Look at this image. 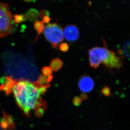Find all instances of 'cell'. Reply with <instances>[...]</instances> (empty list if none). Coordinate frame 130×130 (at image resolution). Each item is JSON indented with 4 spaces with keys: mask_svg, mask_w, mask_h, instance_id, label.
<instances>
[{
    "mask_svg": "<svg viewBox=\"0 0 130 130\" xmlns=\"http://www.w3.org/2000/svg\"><path fill=\"white\" fill-rule=\"evenodd\" d=\"M49 16H50V13L49 11L47 10H45V9H43L40 11L39 12V18H40L41 19H43V18L44 17Z\"/></svg>",
    "mask_w": 130,
    "mask_h": 130,
    "instance_id": "19",
    "label": "cell"
},
{
    "mask_svg": "<svg viewBox=\"0 0 130 130\" xmlns=\"http://www.w3.org/2000/svg\"><path fill=\"white\" fill-rule=\"evenodd\" d=\"M110 50L106 46H95L88 50L89 63L91 67L96 69L107 58Z\"/></svg>",
    "mask_w": 130,
    "mask_h": 130,
    "instance_id": "4",
    "label": "cell"
},
{
    "mask_svg": "<svg viewBox=\"0 0 130 130\" xmlns=\"http://www.w3.org/2000/svg\"><path fill=\"white\" fill-rule=\"evenodd\" d=\"M14 118L11 115L3 111V116L0 120V127L4 130H12L16 128Z\"/></svg>",
    "mask_w": 130,
    "mask_h": 130,
    "instance_id": "9",
    "label": "cell"
},
{
    "mask_svg": "<svg viewBox=\"0 0 130 130\" xmlns=\"http://www.w3.org/2000/svg\"><path fill=\"white\" fill-rule=\"evenodd\" d=\"M14 22L16 23H20L23 22H25L27 20L25 14H15L13 16Z\"/></svg>",
    "mask_w": 130,
    "mask_h": 130,
    "instance_id": "14",
    "label": "cell"
},
{
    "mask_svg": "<svg viewBox=\"0 0 130 130\" xmlns=\"http://www.w3.org/2000/svg\"><path fill=\"white\" fill-rule=\"evenodd\" d=\"M47 104L44 100L42 99L39 103L35 109V115L36 116L41 118L44 115L45 111L47 109Z\"/></svg>",
    "mask_w": 130,
    "mask_h": 130,
    "instance_id": "10",
    "label": "cell"
},
{
    "mask_svg": "<svg viewBox=\"0 0 130 130\" xmlns=\"http://www.w3.org/2000/svg\"><path fill=\"white\" fill-rule=\"evenodd\" d=\"M124 50L125 54L127 55L130 56V42L125 43V44H124Z\"/></svg>",
    "mask_w": 130,
    "mask_h": 130,
    "instance_id": "20",
    "label": "cell"
},
{
    "mask_svg": "<svg viewBox=\"0 0 130 130\" xmlns=\"http://www.w3.org/2000/svg\"><path fill=\"white\" fill-rule=\"evenodd\" d=\"M83 100L80 97L75 96L73 99V103L75 106H79L82 104Z\"/></svg>",
    "mask_w": 130,
    "mask_h": 130,
    "instance_id": "17",
    "label": "cell"
},
{
    "mask_svg": "<svg viewBox=\"0 0 130 130\" xmlns=\"http://www.w3.org/2000/svg\"><path fill=\"white\" fill-rule=\"evenodd\" d=\"M34 27L35 30L37 32V36H36V39L34 42H35L37 40L39 35L44 32V29L45 28V25L42 21H38V20L37 21L35 22L34 23Z\"/></svg>",
    "mask_w": 130,
    "mask_h": 130,
    "instance_id": "12",
    "label": "cell"
},
{
    "mask_svg": "<svg viewBox=\"0 0 130 130\" xmlns=\"http://www.w3.org/2000/svg\"><path fill=\"white\" fill-rule=\"evenodd\" d=\"M103 63L106 69L110 71L119 70L123 67L124 57L117 55L115 52L110 50L109 56Z\"/></svg>",
    "mask_w": 130,
    "mask_h": 130,
    "instance_id": "5",
    "label": "cell"
},
{
    "mask_svg": "<svg viewBox=\"0 0 130 130\" xmlns=\"http://www.w3.org/2000/svg\"><path fill=\"white\" fill-rule=\"evenodd\" d=\"M44 34L46 40L54 48H57L64 39L63 30L56 23L48 24L44 28Z\"/></svg>",
    "mask_w": 130,
    "mask_h": 130,
    "instance_id": "3",
    "label": "cell"
},
{
    "mask_svg": "<svg viewBox=\"0 0 130 130\" xmlns=\"http://www.w3.org/2000/svg\"><path fill=\"white\" fill-rule=\"evenodd\" d=\"M63 62L61 59L56 58L52 60L50 63V67L53 71H57L60 70L63 66Z\"/></svg>",
    "mask_w": 130,
    "mask_h": 130,
    "instance_id": "13",
    "label": "cell"
},
{
    "mask_svg": "<svg viewBox=\"0 0 130 130\" xmlns=\"http://www.w3.org/2000/svg\"><path fill=\"white\" fill-rule=\"evenodd\" d=\"M59 49L63 52H66L69 50V45L66 43H63L60 44L59 46Z\"/></svg>",
    "mask_w": 130,
    "mask_h": 130,
    "instance_id": "18",
    "label": "cell"
},
{
    "mask_svg": "<svg viewBox=\"0 0 130 130\" xmlns=\"http://www.w3.org/2000/svg\"><path fill=\"white\" fill-rule=\"evenodd\" d=\"M51 21V18H50V17L46 16L44 17L43 18L42 22L44 23H46V24H48Z\"/></svg>",
    "mask_w": 130,
    "mask_h": 130,
    "instance_id": "21",
    "label": "cell"
},
{
    "mask_svg": "<svg viewBox=\"0 0 130 130\" xmlns=\"http://www.w3.org/2000/svg\"><path fill=\"white\" fill-rule=\"evenodd\" d=\"M13 18L9 5L0 2V39L11 34Z\"/></svg>",
    "mask_w": 130,
    "mask_h": 130,
    "instance_id": "2",
    "label": "cell"
},
{
    "mask_svg": "<svg viewBox=\"0 0 130 130\" xmlns=\"http://www.w3.org/2000/svg\"><path fill=\"white\" fill-rule=\"evenodd\" d=\"M80 97H81L83 101L86 100L88 99V95L86 93H83L82 94H81Z\"/></svg>",
    "mask_w": 130,
    "mask_h": 130,
    "instance_id": "22",
    "label": "cell"
},
{
    "mask_svg": "<svg viewBox=\"0 0 130 130\" xmlns=\"http://www.w3.org/2000/svg\"><path fill=\"white\" fill-rule=\"evenodd\" d=\"M16 80L9 76H2L0 79V91L9 95L12 92Z\"/></svg>",
    "mask_w": 130,
    "mask_h": 130,
    "instance_id": "8",
    "label": "cell"
},
{
    "mask_svg": "<svg viewBox=\"0 0 130 130\" xmlns=\"http://www.w3.org/2000/svg\"><path fill=\"white\" fill-rule=\"evenodd\" d=\"M27 20L30 22H36L39 18V12L35 9H29L25 14Z\"/></svg>",
    "mask_w": 130,
    "mask_h": 130,
    "instance_id": "11",
    "label": "cell"
},
{
    "mask_svg": "<svg viewBox=\"0 0 130 130\" xmlns=\"http://www.w3.org/2000/svg\"><path fill=\"white\" fill-rule=\"evenodd\" d=\"M53 71L51 68L49 66H44L41 69V72L43 75L45 76H49L51 75L53 73Z\"/></svg>",
    "mask_w": 130,
    "mask_h": 130,
    "instance_id": "16",
    "label": "cell"
},
{
    "mask_svg": "<svg viewBox=\"0 0 130 130\" xmlns=\"http://www.w3.org/2000/svg\"><path fill=\"white\" fill-rule=\"evenodd\" d=\"M63 35L67 41L70 42H75L79 36V29L76 25L73 24L66 25L63 30Z\"/></svg>",
    "mask_w": 130,
    "mask_h": 130,
    "instance_id": "7",
    "label": "cell"
},
{
    "mask_svg": "<svg viewBox=\"0 0 130 130\" xmlns=\"http://www.w3.org/2000/svg\"><path fill=\"white\" fill-rule=\"evenodd\" d=\"M47 88L40 87L36 82L31 83L21 79L17 82L12 92L18 106L24 113V115L30 118L32 110H35L42 98Z\"/></svg>",
    "mask_w": 130,
    "mask_h": 130,
    "instance_id": "1",
    "label": "cell"
},
{
    "mask_svg": "<svg viewBox=\"0 0 130 130\" xmlns=\"http://www.w3.org/2000/svg\"><path fill=\"white\" fill-rule=\"evenodd\" d=\"M78 85L79 89L83 93H90L94 89V80L89 75L85 74L79 78Z\"/></svg>",
    "mask_w": 130,
    "mask_h": 130,
    "instance_id": "6",
    "label": "cell"
},
{
    "mask_svg": "<svg viewBox=\"0 0 130 130\" xmlns=\"http://www.w3.org/2000/svg\"><path fill=\"white\" fill-rule=\"evenodd\" d=\"M102 95L106 97H109L111 96V88L108 86H105L101 89V91Z\"/></svg>",
    "mask_w": 130,
    "mask_h": 130,
    "instance_id": "15",
    "label": "cell"
},
{
    "mask_svg": "<svg viewBox=\"0 0 130 130\" xmlns=\"http://www.w3.org/2000/svg\"><path fill=\"white\" fill-rule=\"evenodd\" d=\"M33 0H24V1L25 2H32Z\"/></svg>",
    "mask_w": 130,
    "mask_h": 130,
    "instance_id": "23",
    "label": "cell"
}]
</instances>
